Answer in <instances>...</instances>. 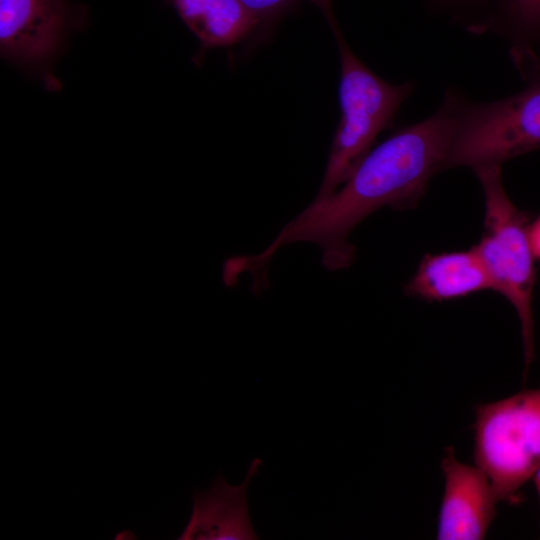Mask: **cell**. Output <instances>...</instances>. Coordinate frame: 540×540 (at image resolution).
I'll return each mask as SVG.
<instances>
[{
	"label": "cell",
	"instance_id": "6da1fadb",
	"mask_svg": "<svg viewBox=\"0 0 540 540\" xmlns=\"http://www.w3.org/2000/svg\"><path fill=\"white\" fill-rule=\"evenodd\" d=\"M463 98L455 89L447 90L432 115L370 149L335 192L315 198L260 253L240 256L242 271L255 279H266L276 252L296 242L317 245L328 270L349 267L355 256V247L348 241L352 230L381 207L414 205L431 177L446 169Z\"/></svg>",
	"mask_w": 540,
	"mask_h": 540
},
{
	"label": "cell",
	"instance_id": "7a4b0ae2",
	"mask_svg": "<svg viewBox=\"0 0 540 540\" xmlns=\"http://www.w3.org/2000/svg\"><path fill=\"white\" fill-rule=\"evenodd\" d=\"M332 0H313L324 13L340 56L341 118L333 137L324 176L315 198L335 192L387 128L414 84H391L372 72L351 50L332 11Z\"/></svg>",
	"mask_w": 540,
	"mask_h": 540
},
{
	"label": "cell",
	"instance_id": "3957f363",
	"mask_svg": "<svg viewBox=\"0 0 540 540\" xmlns=\"http://www.w3.org/2000/svg\"><path fill=\"white\" fill-rule=\"evenodd\" d=\"M484 194V231L473 246L492 281L515 308L521 324L526 366L534 355L532 295L536 282L534 255L529 239V218L507 195L501 165L473 168Z\"/></svg>",
	"mask_w": 540,
	"mask_h": 540
},
{
	"label": "cell",
	"instance_id": "277c9868",
	"mask_svg": "<svg viewBox=\"0 0 540 540\" xmlns=\"http://www.w3.org/2000/svg\"><path fill=\"white\" fill-rule=\"evenodd\" d=\"M475 462L499 501H512L540 468V387L478 407Z\"/></svg>",
	"mask_w": 540,
	"mask_h": 540
},
{
	"label": "cell",
	"instance_id": "5b68a950",
	"mask_svg": "<svg viewBox=\"0 0 540 540\" xmlns=\"http://www.w3.org/2000/svg\"><path fill=\"white\" fill-rule=\"evenodd\" d=\"M509 97L472 102L464 97L445 168L499 164L540 149V77Z\"/></svg>",
	"mask_w": 540,
	"mask_h": 540
},
{
	"label": "cell",
	"instance_id": "8992f818",
	"mask_svg": "<svg viewBox=\"0 0 540 540\" xmlns=\"http://www.w3.org/2000/svg\"><path fill=\"white\" fill-rule=\"evenodd\" d=\"M445 478L438 518L440 540H480L496 514L499 500L487 475L477 465L460 462L449 449L441 462Z\"/></svg>",
	"mask_w": 540,
	"mask_h": 540
},
{
	"label": "cell",
	"instance_id": "52a82bcc",
	"mask_svg": "<svg viewBox=\"0 0 540 540\" xmlns=\"http://www.w3.org/2000/svg\"><path fill=\"white\" fill-rule=\"evenodd\" d=\"M63 0H0V47L4 56L27 62L49 57L67 23Z\"/></svg>",
	"mask_w": 540,
	"mask_h": 540
},
{
	"label": "cell",
	"instance_id": "ba28073f",
	"mask_svg": "<svg viewBox=\"0 0 540 540\" xmlns=\"http://www.w3.org/2000/svg\"><path fill=\"white\" fill-rule=\"evenodd\" d=\"M261 463V459H254L245 480L238 486L229 485L223 475L218 474L208 490L194 491L192 514L178 539H258L249 517L247 492Z\"/></svg>",
	"mask_w": 540,
	"mask_h": 540
},
{
	"label": "cell",
	"instance_id": "9c48e42d",
	"mask_svg": "<svg viewBox=\"0 0 540 540\" xmlns=\"http://www.w3.org/2000/svg\"><path fill=\"white\" fill-rule=\"evenodd\" d=\"M493 31L527 81L540 77V0H484L476 33Z\"/></svg>",
	"mask_w": 540,
	"mask_h": 540
},
{
	"label": "cell",
	"instance_id": "30bf717a",
	"mask_svg": "<svg viewBox=\"0 0 540 540\" xmlns=\"http://www.w3.org/2000/svg\"><path fill=\"white\" fill-rule=\"evenodd\" d=\"M404 289L407 295L441 302L493 289V285L472 247L466 251L426 254Z\"/></svg>",
	"mask_w": 540,
	"mask_h": 540
},
{
	"label": "cell",
	"instance_id": "8fae6325",
	"mask_svg": "<svg viewBox=\"0 0 540 540\" xmlns=\"http://www.w3.org/2000/svg\"><path fill=\"white\" fill-rule=\"evenodd\" d=\"M204 48L237 44L260 28L240 0H170Z\"/></svg>",
	"mask_w": 540,
	"mask_h": 540
},
{
	"label": "cell",
	"instance_id": "7c38bea8",
	"mask_svg": "<svg viewBox=\"0 0 540 540\" xmlns=\"http://www.w3.org/2000/svg\"><path fill=\"white\" fill-rule=\"evenodd\" d=\"M260 22V28H268L303 0H240Z\"/></svg>",
	"mask_w": 540,
	"mask_h": 540
},
{
	"label": "cell",
	"instance_id": "4fadbf2b",
	"mask_svg": "<svg viewBox=\"0 0 540 540\" xmlns=\"http://www.w3.org/2000/svg\"><path fill=\"white\" fill-rule=\"evenodd\" d=\"M451 10L455 17L474 32L484 0H432Z\"/></svg>",
	"mask_w": 540,
	"mask_h": 540
},
{
	"label": "cell",
	"instance_id": "5bb4252c",
	"mask_svg": "<svg viewBox=\"0 0 540 540\" xmlns=\"http://www.w3.org/2000/svg\"><path fill=\"white\" fill-rule=\"evenodd\" d=\"M529 239L534 257L540 259V217L530 225Z\"/></svg>",
	"mask_w": 540,
	"mask_h": 540
},
{
	"label": "cell",
	"instance_id": "9a60e30c",
	"mask_svg": "<svg viewBox=\"0 0 540 540\" xmlns=\"http://www.w3.org/2000/svg\"><path fill=\"white\" fill-rule=\"evenodd\" d=\"M533 478H534V482H535V485H536V488H537V491H538V494H539V498H540V468L535 473Z\"/></svg>",
	"mask_w": 540,
	"mask_h": 540
}]
</instances>
